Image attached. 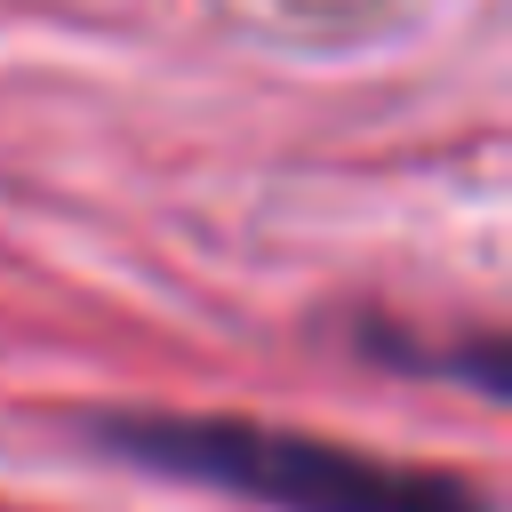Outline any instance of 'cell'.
Wrapping results in <instances>:
<instances>
[{"label":"cell","instance_id":"6da1fadb","mask_svg":"<svg viewBox=\"0 0 512 512\" xmlns=\"http://www.w3.org/2000/svg\"><path fill=\"white\" fill-rule=\"evenodd\" d=\"M96 432L112 456H128L144 472L200 480V488H224V496H248L272 512H488L480 488L456 472L360 456V448L296 432V424L136 408V416H104Z\"/></svg>","mask_w":512,"mask_h":512}]
</instances>
